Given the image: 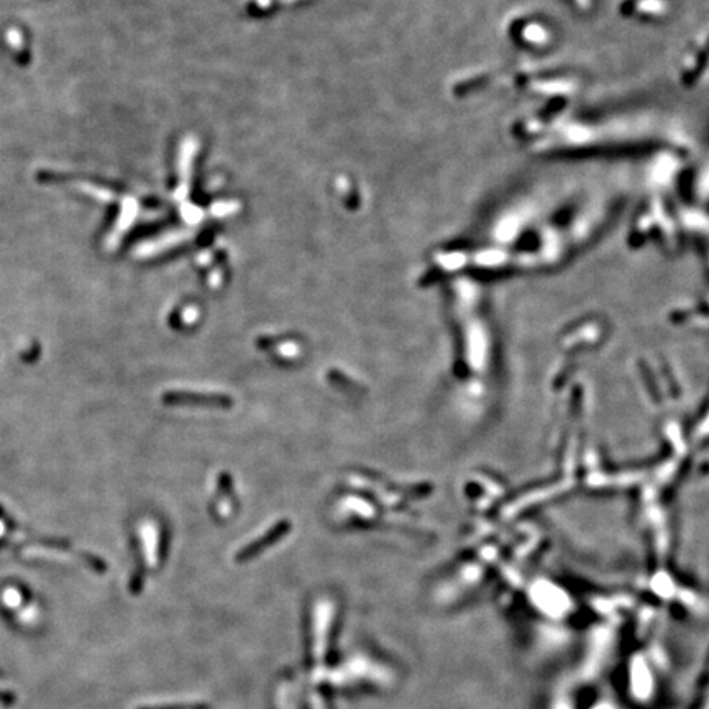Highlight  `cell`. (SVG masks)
I'll list each match as a JSON object with an SVG mask.
<instances>
[{
	"instance_id": "obj_1",
	"label": "cell",
	"mask_w": 709,
	"mask_h": 709,
	"mask_svg": "<svg viewBox=\"0 0 709 709\" xmlns=\"http://www.w3.org/2000/svg\"><path fill=\"white\" fill-rule=\"evenodd\" d=\"M165 401L169 404H201V406H230V399L218 394H201V393H187V391H179V393H167Z\"/></svg>"
},
{
	"instance_id": "obj_2",
	"label": "cell",
	"mask_w": 709,
	"mask_h": 709,
	"mask_svg": "<svg viewBox=\"0 0 709 709\" xmlns=\"http://www.w3.org/2000/svg\"><path fill=\"white\" fill-rule=\"evenodd\" d=\"M287 528H289V526H287V524H279V526L273 527L271 531H268V534H266L265 537H260V540H258V542H253L251 545H248V547L243 550L242 557H240V558L253 555V553H256L261 547H266V545H271L273 542H276L279 537H281L282 534H286Z\"/></svg>"
}]
</instances>
